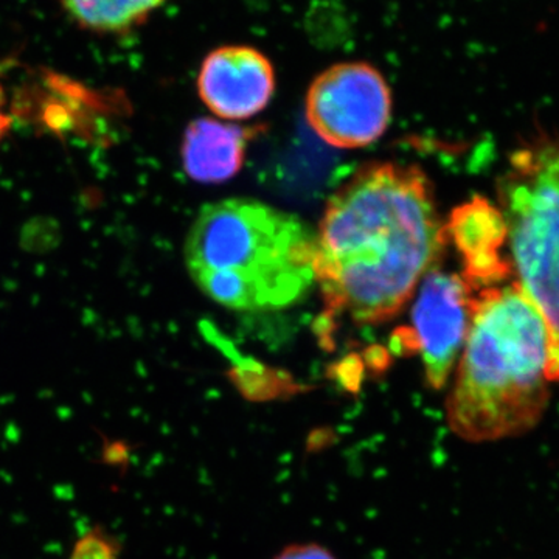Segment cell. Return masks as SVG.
<instances>
[{
    "mask_svg": "<svg viewBox=\"0 0 559 559\" xmlns=\"http://www.w3.org/2000/svg\"><path fill=\"white\" fill-rule=\"evenodd\" d=\"M433 186L417 165L371 162L331 194L314 246L325 318L380 325L414 299L447 246Z\"/></svg>",
    "mask_w": 559,
    "mask_h": 559,
    "instance_id": "1",
    "label": "cell"
},
{
    "mask_svg": "<svg viewBox=\"0 0 559 559\" xmlns=\"http://www.w3.org/2000/svg\"><path fill=\"white\" fill-rule=\"evenodd\" d=\"M549 331L518 283L474 296L468 337L447 400V421L468 443L532 432L550 401Z\"/></svg>",
    "mask_w": 559,
    "mask_h": 559,
    "instance_id": "2",
    "label": "cell"
},
{
    "mask_svg": "<svg viewBox=\"0 0 559 559\" xmlns=\"http://www.w3.org/2000/svg\"><path fill=\"white\" fill-rule=\"evenodd\" d=\"M316 234L296 215L231 198L201 210L186 241L198 288L234 311L290 307L316 283Z\"/></svg>",
    "mask_w": 559,
    "mask_h": 559,
    "instance_id": "3",
    "label": "cell"
},
{
    "mask_svg": "<svg viewBox=\"0 0 559 559\" xmlns=\"http://www.w3.org/2000/svg\"><path fill=\"white\" fill-rule=\"evenodd\" d=\"M496 191L509 229L514 282L546 323L547 378L559 384L558 135H535L511 151Z\"/></svg>",
    "mask_w": 559,
    "mask_h": 559,
    "instance_id": "4",
    "label": "cell"
},
{
    "mask_svg": "<svg viewBox=\"0 0 559 559\" xmlns=\"http://www.w3.org/2000/svg\"><path fill=\"white\" fill-rule=\"evenodd\" d=\"M305 116L312 131L330 146L364 148L388 131L392 92L380 70L369 62H340L312 80Z\"/></svg>",
    "mask_w": 559,
    "mask_h": 559,
    "instance_id": "5",
    "label": "cell"
},
{
    "mask_svg": "<svg viewBox=\"0 0 559 559\" xmlns=\"http://www.w3.org/2000/svg\"><path fill=\"white\" fill-rule=\"evenodd\" d=\"M474 296L462 275L439 267L423 278L415 293L411 329L401 340L418 353L432 390L444 389L457 367L473 320Z\"/></svg>",
    "mask_w": 559,
    "mask_h": 559,
    "instance_id": "6",
    "label": "cell"
},
{
    "mask_svg": "<svg viewBox=\"0 0 559 559\" xmlns=\"http://www.w3.org/2000/svg\"><path fill=\"white\" fill-rule=\"evenodd\" d=\"M275 70L270 58L252 46H223L210 51L198 73V94L215 116L246 120L274 97Z\"/></svg>",
    "mask_w": 559,
    "mask_h": 559,
    "instance_id": "7",
    "label": "cell"
},
{
    "mask_svg": "<svg viewBox=\"0 0 559 559\" xmlns=\"http://www.w3.org/2000/svg\"><path fill=\"white\" fill-rule=\"evenodd\" d=\"M444 231L462 259L460 275L474 294L503 285L513 275L510 260L502 253L509 229L498 205L474 197L452 210Z\"/></svg>",
    "mask_w": 559,
    "mask_h": 559,
    "instance_id": "8",
    "label": "cell"
},
{
    "mask_svg": "<svg viewBox=\"0 0 559 559\" xmlns=\"http://www.w3.org/2000/svg\"><path fill=\"white\" fill-rule=\"evenodd\" d=\"M255 128H242L215 119H198L187 128L182 164L187 175L201 183H223L240 173Z\"/></svg>",
    "mask_w": 559,
    "mask_h": 559,
    "instance_id": "9",
    "label": "cell"
},
{
    "mask_svg": "<svg viewBox=\"0 0 559 559\" xmlns=\"http://www.w3.org/2000/svg\"><path fill=\"white\" fill-rule=\"evenodd\" d=\"M79 27L103 35L135 31L170 0H60Z\"/></svg>",
    "mask_w": 559,
    "mask_h": 559,
    "instance_id": "10",
    "label": "cell"
},
{
    "mask_svg": "<svg viewBox=\"0 0 559 559\" xmlns=\"http://www.w3.org/2000/svg\"><path fill=\"white\" fill-rule=\"evenodd\" d=\"M116 544L108 535L100 532H91L76 540L70 559H117Z\"/></svg>",
    "mask_w": 559,
    "mask_h": 559,
    "instance_id": "11",
    "label": "cell"
},
{
    "mask_svg": "<svg viewBox=\"0 0 559 559\" xmlns=\"http://www.w3.org/2000/svg\"><path fill=\"white\" fill-rule=\"evenodd\" d=\"M272 559H337L336 555L318 543H297L286 546Z\"/></svg>",
    "mask_w": 559,
    "mask_h": 559,
    "instance_id": "12",
    "label": "cell"
},
{
    "mask_svg": "<svg viewBox=\"0 0 559 559\" xmlns=\"http://www.w3.org/2000/svg\"><path fill=\"white\" fill-rule=\"evenodd\" d=\"M10 123L11 120L9 114H7L5 109H3V94L2 87H0V140H2L3 135H5L7 131H9Z\"/></svg>",
    "mask_w": 559,
    "mask_h": 559,
    "instance_id": "13",
    "label": "cell"
}]
</instances>
